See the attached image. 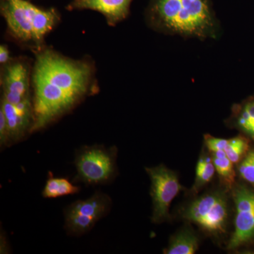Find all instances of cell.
I'll list each match as a JSON object with an SVG mask.
<instances>
[{
	"mask_svg": "<svg viewBox=\"0 0 254 254\" xmlns=\"http://www.w3.org/2000/svg\"><path fill=\"white\" fill-rule=\"evenodd\" d=\"M9 55L8 47L5 45H1L0 46V64L1 65L6 64L11 60V58H10Z\"/></svg>",
	"mask_w": 254,
	"mask_h": 254,
	"instance_id": "44dd1931",
	"label": "cell"
},
{
	"mask_svg": "<svg viewBox=\"0 0 254 254\" xmlns=\"http://www.w3.org/2000/svg\"><path fill=\"white\" fill-rule=\"evenodd\" d=\"M145 169L151 182L150 195L153 200L151 220L153 223H161L170 217V205L182 190V187L177 174L165 165Z\"/></svg>",
	"mask_w": 254,
	"mask_h": 254,
	"instance_id": "52a82bcc",
	"label": "cell"
},
{
	"mask_svg": "<svg viewBox=\"0 0 254 254\" xmlns=\"http://www.w3.org/2000/svg\"><path fill=\"white\" fill-rule=\"evenodd\" d=\"M239 173L244 180L254 185V150L250 152L244 159L239 168Z\"/></svg>",
	"mask_w": 254,
	"mask_h": 254,
	"instance_id": "ac0fdd59",
	"label": "cell"
},
{
	"mask_svg": "<svg viewBox=\"0 0 254 254\" xmlns=\"http://www.w3.org/2000/svg\"><path fill=\"white\" fill-rule=\"evenodd\" d=\"M211 158L215 165V171L220 175L225 185L230 188L235 181L234 163L227 156L224 150L213 152Z\"/></svg>",
	"mask_w": 254,
	"mask_h": 254,
	"instance_id": "9a60e30c",
	"label": "cell"
},
{
	"mask_svg": "<svg viewBox=\"0 0 254 254\" xmlns=\"http://www.w3.org/2000/svg\"><path fill=\"white\" fill-rule=\"evenodd\" d=\"M204 140L207 148L211 153L218 150H224L227 143V139L216 138L209 134L205 135Z\"/></svg>",
	"mask_w": 254,
	"mask_h": 254,
	"instance_id": "ffe728a7",
	"label": "cell"
},
{
	"mask_svg": "<svg viewBox=\"0 0 254 254\" xmlns=\"http://www.w3.org/2000/svg\"><path fill=\"white\" fill-rule=\"evenodd\" d=\"M81 188L74 186L66 178L55 177L50 173L42 195L44 198H55L77 193Z\"/></svg>",
	"mask_w": 254,
	"mask_h": 254,
	"instance_id": "4fadbf2b",
	"label": "cell"
},
{
	"mask_svg": "<svg viewBox=\"0 0 254 254\" xmlns=\"http://www.w3.org/2000/svg\"><path fill=\"white\" fill-rule=\"evenodd\" d=\"M132 0H73L68 10L91 9L101 13L110 26H116L128 16Z\"/></svg>",
	"mask_w": 254,
	"mask_h": 254,
	"instance_id": "8fae6325",
	"label": "cell"
},
{
	"mask_svg": "<svg viewBox=\"0 0 254 254\" xmlns=\"http://www.w3.org/2000/svg\"><path fill=\"white\" fill-rule=\"evenodd\" d=\"M0 144L1 147L11 144L10 142L9 127L6 121V115L2 108L0 107Z\"/></svg>",
	"mask_w": 254,
	"mask_h": 254,
	"instance_id": "d6986e66",
	"label": "cell"
},
{
	"mask_svg": "<svg viewBox=\"0 0 254 254\" xmlns=\"http://www.w3.org/2000/svg\"><path fill=\"white\" fill-rule=\"evenodd\" d=\"M146 21L159 33L202 41L217 39L221 31L210 0H151Z\"/></svg>",
	"mask_w": 254,
	"mask_h": 254,
	"instance_id": "7a4b0ae2",
	"label": "cell"
},
{
	"mask_svg": "<svg viewBox=\"0 0 254 254\" xmlns=\"http://www.w3.org/2000/svg\"><path fill=\"white\" fill-rule=\"evenodd\" d=\"M1 14L13 38L33 50L44 46L45 37L60 20L55 9H41L26 0H1Z\"/></svg>",
	"mask_w": 254,
	"mask_h": 254,
	"instance_id": "3957f363",
	"label": "cell"
},
{
	"mask_svg": "<svg viewBox=\"0 0 254 254\" xmlns=\"http://www.w3.org/2000/svg\"><path fill=\"white\" fill-rule=\"evenodd\" d=\"M1 71V86L2 98L16 105L31 96V69L26 60L12 59L2 65Z\"/></svg>",
	"mask_w": 254,
	"mask_h": 254,
	"instance_id": "ba28073f",
	"label": "cell"
},
{
	"mask_svg": "<svg viewBox=\"0 0 254 254\" xmlns=\"http://www.w3.org/2000/svg\"><path fill=\"white\" fill-rule=\"evenodd\" d=\"M249 149V141L243 136H237L227 139L224 151L233 163H237Z\"/></svg>",
	"mask_w": 254,
	"mask_h": 254,
	"instance_id": "e0dca14e",
	"label": "cell"
},
{
	"mask_svg": "<svg viewBox=\"0 0 254 254\" xmlns=\"http://www.w3.org/2000/svg\"><path fill=\"white\" fill-rule=\"evenodd\" d=\"M198 248V240L194 233L189 229L178 232L172 238L168 248L164 253L167 254H193Z\"/></svg>",
	"mask_w": 254,
	"mask_h": 254,
	"instance_id": "7c38bea8",
	"label": "cell"
},
{
	"mask_svg": "<svg viewBox=\"0 0 254 254\" xmlns=\"http://www.w3.org/2000/svg\"><path fill=\"white\" fill-rule=\"evenodd\" d=\"M111 205L109 195L102 192H96L88 199L73 202L64 210L66 232L76 236L89 232L97 222L109 213Z\"/></svg>",
	"mask_w": 254,
	"mask_h": 254,
	"instance_id": "5b68a950",
	"label": "cell"
},
{
	"mask_svg": "<svg viewBox=\"0 0 254 254\" xmlns=\"http://www.w3.org/2000/svg\"><path fill=\"white\" fill-rule=\"evenodd\" d=\"M234 199L236 217L229 250L238 248L254 237V192L245 187H239L234 192Z\"/></svg>",
	"mask_w": 254,
	"mask_h": 254,
	"instance_id": "9c48e42d",
	"label": "cell"
},
{
	"mask_svg": "<svg viewBox=\"0 0 254 254\" xmlns=\"http://www.w3.org/2000/svg\"><path fill=\"white\" fill-rule=\"evenodd\" d=\"M117 153L115 146L111 148L99 145L82 147L75 157L77 174L74 182L88 185L109 183L116 176Z\"/></svg>",
	"mask_w": 254,
	"mask_h": 254,
	"instance_id": "277c9868",
	"label": "cell"
},
{
	"mask_svg": "<svg viewBox=\"0 0 254 254\" xmlns=\"http://www.w3.org/2000/svg\"><path fill=\"white\" fill-rule=\"evenodd\" d=\"M0 107L6 115L11 143L19 141L26 133H31L33 124V100L31 96L16 105L1 98Z\"/></svg>",
	"mask_w": 254,
	"mask_h": 254,
	"instance_id": "30bf717a",
	"label": "cell"
},
{
	"mask_svg": "<svg viewBox=\"0 0 254 254\" xmlns=\"http://www.w3.org/2000/svg\"><path fill=\"white\" fill-rule=\"evenodd\" d=\"M215 172L216 171H215V165L212 158L208 155H200L197 163L196 169H195L193 191H198L201 187L208 183L213 179Z\"/></svg>",
	"mask_w": 254,
	"mask_h": 254,
	"instance_id": "2e32d148",
	"label": "cell"
},
{
	"mask_svg": "<svg viewBox=\"0 0 254 254\" xmlns=\"http://www.w3.org/2000/svg\"><path fill=\"white\" fill-rule=\"evenodd\" d=\"M33 51L36 60L31 73V133L46 128L70 113L87 97L99 92L92 60L71 59L48 47Z\"/></svg>",
	"mask_w": 254,
	"mask_h": 254,
	"instance_id": "6da1fadb",
	"label": "cell"
},
{
	"mask_svg": "<svg viewBox=\"0 0 254 254\" xmlns=\"http://www.w3.org/2000/svg\"><path fill=\"white\" fill-rule=\"evenodd\" d=\"M228 208L225 195L220 192L196 198L185 210L184 218L209 233H223L226 229Z\"/></svg>",
	"mask_w": 254,
	"mask_h": 254,
	"instance_id": "8992f818",
	"label": "cell"
},
{
	"mask_svg": "<svg viewBox=\"0 0 254 254\" xmlns=\"http://www.w3.org/2000/svg\"><path fill=\"white\" fill-rule=\"evenodd\" d=\"M233 122L237 128L254 139V100L235 110Z\"/></svg>",
	"mask_w": 254,
	"mask_h": 254,
	"instance_id": "5bb4252c",
	"label": "cell"
}]
</instances>
